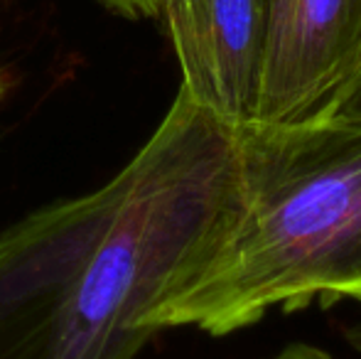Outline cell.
<instances>
[{"mask_svg": "<svg viewBox=\"0 0 361 359\" xmlns=\"http://www.w3.org/2000/svg\"><path fill=\"white\" fill-rule=\"evenodd\" d=\"M116 13L130 15V18H140V15H157L162 8V0H101Z\"/></svg>", "mask_w": 361, "mask_h": 359, "instance_id": "obj_5", "label": "cell"}, {"mask_svg": "<svg viewBox=\"0 0 361 359\" xmlns=\"http://www.w3.org/2000/svg\"><path fill=\"white\" fill-rule=\"evenodd\" d=\"M266 57L253 123L332 116L361 69V0H266Z\"/></svg>", "mask_w": 361, "mask_h": 359, "instance_id": "obj_2", "label": "cell"}, {"mask_svg": "<svg viewBox=\"0 0 361 359\" xmlns=\"http://www.w3.org/2000/svg\"><path fill=\"white\" fill-rule=\"evenodd\" d=\"M241 209L192 281L147 315L214 337L268 310L361 303V121L238 128Z\"/></svg>", "mask_w": 361, "mask_h": 359, "instance_id": "obj_1", "label": "cell"}, {"mask_svg": "<svg viewBox=\"0 0 361 359\" xmlns=\"http://www.w3.org/2000/svg\"><path fill=\"white\" fill-rule=\"evenodd\" d=\"M344 340L349 342V347H352V350H357L361 355V320L352 322V325L344 330Z\"/></svg>", "mask_w": 361, "mask_h": 359, "instance_id": "obj_7", "label": "cell"}, {"mask_svg": "<svg viewBox=\"0 0 361 359\" xmlns=\"http://www.w3.org/2000/svg\"><path fill=\"white\" fill-rule=\"evenodd\" d=\"M332 116H337V118L361 121V69L357 72V77L352 79V84L347 87V91L342 94L339 104L334 106Z\"/></svg>", "mask_w": 361, "mask_h": 359, "instance_id": "obj_4", "label": "cell"}, {"mask_svg": "<svg viewBox=\"0 0 361 359\" xmlns=\"http://www.w3.org/2000/svg\"><path fill=\"white\" fill-rule=\"evenodd\" d=\"M271 359H332V355H327L324 350L314 345H305V342H295V345L283 347L278 355H273Z\"/></svg>", "mask_w": 361, "mask_h": 359, "instance_id": "obj_6", "label": "cell"}, {"mask_svg": "<svg viewBox=\"0 0 361 359\" xmlns=\"http://www.w3.org/2000/svg\"><path fill=\"white\" fill-rule=\"evenodd\" d=\"M182 69L180 91L231 128L256 121L266 0H162Z\"/></svg>", "mask_w": 361, "mask_h": 359, "instance_id": "obj_3", "label": "cell"}, {"mask_svg": "<svg viewBox=\"0 0 361 359\" xmlns=\"http://www.w3.org/2000/svg\"><path fill=\"white\" fill-rule=\"evenodd\" d=\"M3 94H5V74H3V69H0V99H3Z\"/></svg>", "mask_w": 361, "mask_h": 359, "instance_id": "obj_8", "label": "cell"}]
</instances>
